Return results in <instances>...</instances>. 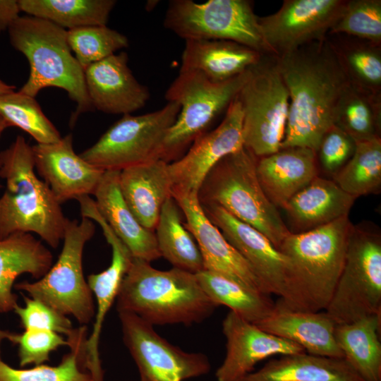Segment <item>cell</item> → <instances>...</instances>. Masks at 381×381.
I'll use <instances>...</instances> for the list:
<instances>
[{"mask_svg": "<svg viewBox=\"0 0 381 381\" xmlns=\"http://www.w3.org/2000/svg\"><path fill=\"white\" fill-rule=\"evenodd\" d=\"M276 63L289 95L281 149L302 147L317 152L335 125L337 107L349 85L346 74L327 37L276 56Z\"/></svg>", "mask_w": 381, "mask_h": 381, "instance_id": "obj_1", "label": "cell"}, {"mask_svg": "<svg viewBox=\"0 0 381 381\" xmlns=\"http://www.w3.org/2000/svg\"><path fill=\"white\" fill-rule=\"evenodd\" d=\"M351 224L344 216L285 238L279 250L286 263V297L277 303L298 310L326 309L344 266Z\"/></svg>", "mask_w": 381, "mask_h": 381, "instance_id": "obj_2", "label": "cell"}, {"mask_svg": "<svg viewBox=\"0 0 381 381\" xmlns=\"http://www.w3.org/2000/svg\"><path fill=\"white\" fill-rule=\"evenodd\" d=\"M217 306L195 274L176 267L159 270L134 258L116 297L118 312L133 313L152 325L200 322Z\"/></svg>", "mask_w": 381, "mask_h": 381, "instance_id": "obj_3", "label": "cell"}, {"mask_svg": "<svg viewBox=\"0 0 381 381\" xmlns=\"http://www.w3.org/2000/svg\"><path fill=\"white\" fill-rule=\"evenodd\" d=\"M0 177L6 186L0 197V239L35 233L56 248L67 218L48 185L36 176L32 146L22 135L0 152Z\"/></svg>", "mask_w": 381, "mask_h": 381, "instance_id": "obj_4", "label": "cell"}, {"mask_svg": "<svg viewBox=\"0 0 381 381\" xmlns=\"http://www.w3.org/2000/svg\"><path fill=\"white\" fill-rule=\"evenodd\" d=\"M12 46L30 64V75L20 92L35 97L49 87L66 90L76 104L71 122L93 109L88 96L84 70L71 53L67 30L42 18L19 17L8 29Z\"/></svg>", "mask_w": 381, "mask_h": 381, "instance_id": "obj_5", "label": "cell"}, {"mask_svg": "<svg viewBox=\"0 0 381 381\" xmlns=\"http://www.w3.org/2000/svg\"><path fill=\"white\" fill-rule=\"evenodd\" d=\"M258 157L244 146L220 159L201 184L202 205H214L265 236L279 250L291 233L258 178Z\"/></svg>", "mask_w": 381, "mask_h": 381, "instance_id": "obj_6", "label": "cell"}, {"mask_svg": "<svg viewBox=\"0 0 381 381\" xmlns=\"http://www.w3.org/2000/svg\"><path fill=\"white\" fill-rule=\"evenodd\" d=\"M325 311L337 324L381 314V234L373 223L351 224L344 266Z\"/></svg>", "mask_w": 381, "mask_h": 381, "instance_id": "obj_7", "label": "cell"}, {"mask_svg": "<svg viewBox=\"0 0 381 381\" xmlns=\"http://www.w3.org/2000/svg\"><path fill=\"white\" fill-rule=\"evenodd\" d=\"M251 69L222 83L209 80L193 71H181L167 89L168 102L180 105V111L162 144L161 159L169 163L205 131L226 109L251 75Z\"/></svg>", "mask_w": 381, "mask_h": 381, "instance_id": "obj_8", "label": "cell"}, {"mask_svg": "<svg viewBox=\"0 0 381 381\" xmlns=\"http://www.w3.org/2000/svg\"><path fill=\"white\" fill-rule=\"evenodd\" d=\"M95 232L92 220L82 217L79 222L67 218L64 244L56 262L40 279L17 283L15 289L65 315L73 316L81 325L89 323L94 318L95 306L83 274V253Z\"/></svg>", "mask_w": 381, "mask_h": 381, "instance_id": "obj_9", "label": "cell"}, {"mask_svg": "<svg viewBox=\"0 0 381 381\" xmlns=\"http://www.w3.org/2000/svg\"><path fill=\"white\" fill-rule=\"evenodd\" d=\"M258 18L248 0H173L164 25L185 40H227L262 55H274L262 36Z\"/></svg>", "mask_w": 381, "mask_h": 381, "instance_id": "obj_10", "label": "cell"}, {"mask_svg": "<svg viewBox=\"0 0 381 381\" xmlns=\"http://www.w3.org/2000/svg\"><path fill=\"white\" fill-rule=\"evenodd\" d=\"M237 97L243 111V146L257 157L281 150L289 95L274 55H264Z\"/></svg>", "mask_w": 381, "mask_h": 381, "instance_id": "obj_11", "label": "cell"}, {"mask_svg": "<svg viewBox=\"0 0 381 381\" xmlns=\"http://www.w3.org/2000/svg\"><path fill=\"white\" fill-rule=\"evenodd\" d=\"M180 105L168 103L142 115H123L80 156L104 171H122L161 159L165 135L175 122Z\"/></svg>", "mask_w": 381, "mask_h": 381, "instance_id": "obj_12", "label": "cell"}, {"mask_svg": "<svg viewBox=\"0 0 381 381\" xmlns=\"http://www.w3.org/2000/svg\"><path fill=\"white\" fill-rule=\"evenodd\" d=\"M123 339L134 359L141 381H183L209 372L207 357L188 353L159 335L138 315L120 311Z\"/></svg>", "mask_w": 381, "mask_h": 381, "instance_id": "obj_13", "label": "cell"}, {"mask_svg": "<svg viewBox=\"0 0 381 381\" xmlns=\"http://www.w3.org/2000/svg\"><path fill=\"white\" fill-rule=\"evenodd\" d=\"M346 1L284 0L276 13L258 18L262 36L275 56L327 39Z\"/></svg>", "mask_w": 381, "mask_h": 381, "instance_id": "obj_14", "label": "cell"}, {"mask_svg": "<svg viewBox=\"0 0 381 381\" xmlns=\"http://www.w3.org/2000/svg\"><path fill=\"white\" fill-rule=\"evenodd\" d=\"M242 127L243 111L236 96L215 129L198 137L183 157L169 163L171 194H198L213 167L227 155L243 147Z\"/></svg>", "mask_w": 381, "mask_h": 381, "instance_id": "obj_15", "label": "cell"}, {"mask_svg": "<svg viewBox=\"0 0 381 381\" xmlns=\"http://www.w3.org/2000/svg\"><path fill=\"white\" fill-rule=\"evenodd\" d=\"M171 197L185 216L186 228L196 240L205 270L267 294L249 264L207 217L198 194L174 193Z\"/></svg>", "mask_w": 381, "mask_h": 381, "instance_id": "obj_16", "label": "cell"}, {"mask_svg": "<svg viewBox=\"0 0 381 381\" xmlns=\"http://www.w3.org/2000/svg\"><path fill=\"white\" fill-rule=\"evenodd\" d=\"M202 207L210 220L251 267L265 292L284 301L286 297V263L283 254L262 233L220 207Z\"/></svg>", "mask_w": 381, "mask_h": 381, "instance_id": "obj_17", "label": "cell"}, {"mask_svg": "<svg viewBox=\"0 0 381 381\" xmlns=\"http://www.w3.org/2000/svg\"><path fill=\"white\" fill-rule=\"evenodd\" d=\"M222 329L226 353L216 372L218 381H238L272 356L306 353L300 345L262 330L231 310L223 320Z\"/></svg>", "mask_w": 381, "mask_h": 381, "instance_id": "obj_18", "label": "cell"}, {"mask_svg": "<svg viewBox=\"0 0 381 381\" xmlns=\"http://www.w3.org/2000/svg\"><path fill=\"white\" fill-rule=\"evenodd\" d=\"M32 148L35 168L60 204L94 195L105 171L75 153L71 134L58 142L37 143Z\"/></svg>", "mask_w": 381, "mask_h": 381, "instance_id": "obj_19", "label": "cell"}, {"mask_svg": "<svg viewBox=\"0 0 381 381\" xmlns=\"http://www.w3.org/2000/svg\"><path fill=\"white\" fill-rule=\"evenodd\" d=\"M126 52L114 54L84 70L87 92L94 109L107 114H131L150 98L128 66Z\"/></svg>", "mask_w": 381, "mask_h": 381, "instance_id": "obj_20", "label": "cell"}, {"mask_svg": "<svg viewBox=\"0 0 381 381\" xmlns=\"http://www.w3.org/2000/svg\"><path fill=\"white\" fill-rule=\"evenodd\" d=\"M95 222L101 226L111 247L110 265L104 271L90 274L87 284L96 301L93 329L85 346V368L94 381H104L99 353L100 334L107 313L116 299L121 282L131 264L133 256L105 219L99 216Z\"/></svg>", "mask_w": 381, "mask_h": 381, "instance_id": "obj_21", "label": "cell"}, {"mask_svg": "<svg viewBox=\"0 0 381 381\" xmlns=\"http://www.w3.org/2000/svg\"><path fill=\"white\" fill-rule=\"evenodd\" d=\"M336 325L326 311L292 310L275 303L272 313L255 325L300 345L309 354L344 358L334 336Z\"/></svg>", "mask_w": 381, "mask_h": 381, "instance_id": "obj_22", "label": "cell"}, {"mask_svg": "<svg viewBox=\"0 0 381 381\" xmlns=\"http://www.w3.org/2000/svg\"><path fill=\"white\" fill-rule=\"evenodd\" d=\"M119 171H105L94 193L100 214L126 246L133 258L148 262L161 258L155 234L143 226L126 203Z\"/></svg>", "mask_w": 381, "mask_h": 381, "instance_id": "obj_23", "label": "cell"}, {"mask_svg": "<svg viewBox=\"0 0 381 381\" xmlns=\"http://www.w3.org/2000/svg\"><path fill=\"white\" fill-rule=\"evenodd\" d=\"M316 153L310 148L292 147L258 159L259 182L276 207L283 208L296 193L318 176Z\"/></svg>", "mask_w": 381, "mask_h": 381, "instance_id": "obj_24", "label": "cell"}, {"mask_svg": "<svg viewBox=\"0 0 381 381\" xmlns=\"http://www.w3.org/2000/svg\"><path fill=\"white\" fill-rule=\"evenodd\" d=\"M169 163L157 159L123 169L119 187L130 210L145 229L154 231L164 203L171 197Z\"/></svg>", "mask_w": 381, "mask_h": 381, "instance_id": "obj_25", "label": "cell"}, {"mask_svg": "<svg viewBox=\"0 0 381 381\" xmlns=\"http://www.w3.org/2000/svg\"><path fill=\"white\" fill-rule=\"evenodd\" d=\"M356 198L333 180L316 176L285 205L294 233L307 231L349 216Z\"/></svg>", "mask_w": 381, "mask_h": 381, "instance_id": "obj_26", "label": "cell"}, {"mask_svg": "<svg viewBox=\"0 0 381 381\" xmlns=\"http://www.w3.org/2000/svg\"><path fill=\"white\" fill-rule=\"evenodd\" d=\"M181 71H193L209 80L222 83L256 65L262 54L227 40H185Z\"/></svg>", "mask_w": 381, "mask_h": 381, "instance_id": "obj_27", "label": "cell"}, {"mask_svg": "<svg viewBox=\"0 0 381 381\" xmlns=\"http://www.w3.org/2000/svg\"><path fill=\"white\" fill-rule=\"evenodd\" d=\"M53 265L51 251L30 233L18 232L0 239V313L13 311L18 296L13 291L18 277H44Z\"/></svg>", "mask_w": 381, "mask_h": 381, "instance_id": "obj_28", "label": "cell"}, {"mask_svg": "<svg viewBox=\"0 0 381 381\" xmlns=\"http://www.w3.org/2000/svg\"><path fill=\"white\" fill-rule=\"evenodd\" d=\"M238 381H363L344 358L308 353L282 356Z\"/></svg>", "mask_w": 381, "mask_h": 381, "instance_id": "obj_29", "label": "cell"}, {"mask_svg": "<svg viewBox=\"0 0 381 381\" xmlns=\"http://www.w3.org/2000/svg\"><path fill=\"white\" fill-rule=\"evenodd\" d=\"M381 314L337 324L334 336L344 358L363 381H381Z\"/></svg>", "mask_w": 381, "mask_h": 381, "instance_id": "obj_30", "label": "cell"}, {"mask_svg": "<svg viewBox=\"0 0 381 381\" xmlns=\"http://www.w3.org/2000/svg\"><path fill=\"white\" fill-rule=\"evenodd\" d=\"M181 210L169 198L164 203L155 227V237L161 257L173 267L197 274L205 270L199 248L182 222Z\"/></svg>", "mask_w": 381, "mask_h": 381, "instance_id": "obj_31", "label": "cell"}, {"mask_svg": "<svg viewBox=\"0 0 381 381\" xmlns=\"http://www.w3.org/2000/svg\"><path fill=\"white\" fill-rule=\"evenodd\" d=\"M195 275L202 289L214 303L218 306H227L250 323L257 325L274 310L275 303L267 294L208 270H204Z\"/></svg>", "mask_w": 381, "mask_h": 381, "instance_id": "obj_32", "label": "cell"}, {"mask_svg": "<svg viewBox=\"0 0 381 381\" xmlns=\"http://www.w3.org/2000/svg\"><path fill=\"white\" fill-rule=\"evenodd\" d=\"M20 11L68 30L106 25L114 0H19Z\"/></svg>", "mask_w": 381, "mask_h": 381, "instance_id": "obj_33", "label": "cell"}, {"mask_svg": "<svg viewBox=\"0 0 381 381\" xmlns=\"http://www.w3.org/2000/svg\"><path fill=\"white\" fill-rule=\"evenodd\" d=\"M351 38L337 36L334 40H327L349 83L365 92L380 95V46L354 37Z\"/></svg>", "mask_w": 381, "mask_h": 381, "instance_id": "obj_34", "label": "cell"}, {"mask_svg": "<svg viewBox=\"0 0 381 381\" xmlns=\"http://www.w3.org/2000/svg\"><path fill=\"white\" fill-rule=\"evenodd\" d=\"M353 154L332 175L346 193L356 197L378 194L381 190V139L355 142Z\"/></svg>", "mask_w": 381, "mask_h": 381, "instance_id": "obj_35", "label": "cell"}, {"mask_svg": "<svg viewBox=\"0 0 381 381\" xmlns=\"http://www.w3.org/2000/svg\"><path fill=\"white\" fill-rule=\"evenodd\" d=\"M380 96L361 90L349 83L337 107L335 125L354 142L380 137Z\"/></svg>", "mask_w": 381, "mask_h": 381, "instance_id": "obj_36", "label": "cell"}, {"mask_svg": "<svg viewBox=\"0 0 381 381\" xmlns=\"http://www.w3.org/2000/svg\"><path fill=\"white\" fill-rule=\"evenodd\" d=\"M87 332L71 341V351L56 366L44 364L32 368L18 369L0 358V381H94L85 368V346Z\"/></svg>", "mask_w": 381, "mask_h": 381, "instance_id": "obj_37", "label": "cell"}, {"mask_svg": "<svg viewBox=\"0 0 381 381\" xmlns=\"http://www.w3.org/2000/svg\"><path fill=\"white\" fill-rule=\"evenodd\" d=\"M0 116L11 126L28 133L39 144L54 143L62 138L35 97L20 91L0 95Z\"/></svg>", "mask_w": 381, "mask_h": 381, "instance_id": "obj_38", "label": "cell"}, {"mask_svg": "<svg viewBox=\"0 0 381 381\" xmlns=\"http://www.w3.org/2000/svg\"><path fill=\"white\" fill-rule=\"evenodd\" d=\"M67 40L83 70L128 46V40L125 35L107 25L68 30Z\"/></svg>", "mask_w": 381, "mask_h": 381, "instance_id": "obj_39", "label": "cell"}, {"mask_svg": "<svg viewBox=\"0 0 381 381\" xmlns=\"http://www.w3.org/2000/svg\"><path fill=\"white\" fill-rule=\"evenodd\" d=\"M336 34L354 37L380 46L381 1H346L341 16L329 32V35Z\"/></svg>", "mask_w": 381, "mask_h": 381, "instance_id": "obj_40", "label": "cell"}, {"mask_svg": "<svg viewBox=\"0 0 381 381\" xmlns=\"http://www.w3.org/2000/svg\"><path fill=\"white\" fill-rule=\"evenodd\" d=\"M8 340L18 346L19 365L44 364L49 360L50 353L69 342L54 332L44 329H25L20 334L10 332Z\"/></svg>", "mask_w": 381, "mask_h": 381, "instance_id": "obj_41", "label": "cell"}, {"mask_svg": "<svg viewBox=\"0 0 381 381\" xmlns=\"http://www.w3.org/2000/svg\"><path fill=\"white\" fill-rule=\"evenodd\" d=\"M25 306L18 304L13 311L18 316L25 329H44L63 334L70 339L76 329L68 317L45 303L23 296Z\"/></svg>", "mask_w": 381, "mask_h": 381, "instance_id": "obj_42", "label": "cell"}, {"mask_svg": "<svg viewBox=\"0 0 381 381\" xmlns=\"http://www.w3.org/2000/svg\"><path fill=\"white\" fill-rule=\"evenodd\" d=\"M355 146L354 140L334 125L324 135L318 150L322 168L333 175L351 158Z\"/></svg>", "mask_w": 381, "mask_h": 381, "instance_id": "obj_43", "label": "cell"}, {"mask_svg": "<svg viewBox=\"0 0 381 381\" xmlns=\"http://www.w3.org/2000/svg\"><path fill=\"white\" fill-rule=\"evenodd\" d=\"M18 1L0 0V32L8 29L20 17Z\"/></svg>", "mask_w": 381, "mask_h": 381, "instance_id": "obj_44", "label": "cell"}, {"mask_svg": "<svg viewBox=\"0 0 381 381\" xmlns=\"http://www.w3.org/2000/svg\"><path fill=\"white\" fill-rule=\"evenodd\" d=\"M15 86L6 84L0 80V95L14 91Z\"/></svg>", "mask_w": 381, "mask_h": 381, "instance_id": "obj_45", "label": "cell"}, {"mask_svg": "<svg viewBox=\"0 0 381 381\" xmlns=\"http://www.w3.org/2000/svg\"><path fill=\"white\" fill-rule=\"evenodd\" d=\"M9 127H11L10 123H8L3 117L0 116V135L7 128Z\"/></svg>", "mask_w": 381, "mask_h": 381, "instance_id": "obj_46", "label": "cell"}, {"mask_svg": "<svg viewBox=\"0 0 381 381\" xmlns=\"http://www.w3.org/2000/svg\"><path fill=\"white\" fill-rule=\"evenodd\" d=\"M10 334V332L3 330L0 328V355H1V344L3 340L8 339V336ZM1 358V356H0Z\"/></svg>", "mask_w": 381, "mask_h": 381, "instance_id": "obj_47", "label": "cell"}]
</instances>
